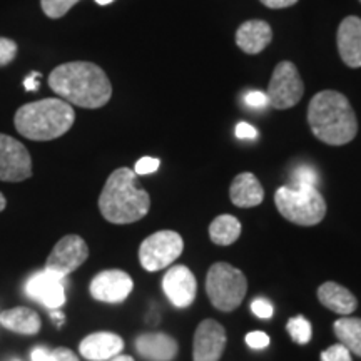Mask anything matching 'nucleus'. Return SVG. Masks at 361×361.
<instances>
[{
  "label": "nucleus",
  "mask_w": 361,
  "mask_h": 361,
  "mask_svg": "<svg viewBox=\"0 0 361 361\" xmlns=\"http://www.w3.org/2000/svg\"><path fill=\"white\" fill-rule=\"evenodd\" d=\"M338 52L341 61L351 69L361 67V19L356 16L346 17L338 27Z\"/></svg>",
  "instance_id": "15"
},
{
  "label": "nucleus",
  "mask_w": 361,
  "mask_h": 361,
  "mask_svg": "<svg viewBox=\"0 0 361 361\" xmlns=\"http://www.w3.org/2000/svg\"><path fill=\"white\" fill-rule=\"evenodd\" d=\"M360 2H361V0H360Z\"/></svg>",
  "instance_id": "41"
},
{
  "label": "nucleus",
  "mask_w": 361,
  "mask_h": 361,
  "mask_svg": "<svg viewBox=\"0 0 361 361\" xmlns=\"http://www.w3.org/2000/svg\"><path fill=\"white\" fill-rule=\"evenodd\" d=\"M0 323L11 331L20 333V335H35L40 329V318L34 310L24 308H12L0 313Z\"/></svg>",
  "instance_id": "21"
},
{
  "label": "nucleus",
  "mask_w": 361,
  "mask_h": 361,
  "mask_svg": "<svg viewBox=\"0 0 361 361\" xmlns=\"http://www.w3.org/2000/svg\"><path fill=\"white\" fill-rule=\"evenodd\" d=\"M322 361H351V351L345 345L338 343L323 351Z\"/></svg>",
  "instance_id": "27"
},
{
  "label": "nucleus",
  "mask_w": 361,
  "mask_h": 361,
  "mask_svg": "<svg viewBox=\"0 0 361 361\" xmlns=\"http://www.w3.org/2000/svg\"><path fill=\"white\" fill-rule=\"evenodd\" d=\"M52 318H54V319H57V323H59V324H62V322H64V314L59 313L57 310H54V311H52Z\"/></svg>",
  "instance_id": "38"
},
{
  "label": "nucleus",
  "mask_w": 361,
  "mask_h": 361,
  "mask_svg": "<svg viewBox=\"0 0 361 361\" xmlns=\"http://www.w3.org/2000/svg\"><path fill=\"white\" fill-rule=\"evenodd\" d=\"M226 340V329L218 322L204 319L194 333V361H219Z\"/></svg>",
  "instance_id": "14"
},
{
  "label": "nucleus",
  "mask_w": 361,
  "mask_h": 361,
  "mask_svg": "<svg viewBox=\"0 0 361 361\" xmlns=\"http://www.w3.org/2000/svg\"><path fill=\"white\" fill-rule=\"evenodd\" d=\"M111 361H134V358L128 355H117V356H114V358H111Z\"/></svg>",
  "instance_id": "37"
},
{
  "label": "nucleus",
  "mask_w": 361,
  "mask_h": 361,
  "mask_svg": "<svg viewBox=\"0 0 361 361\" xmlns=\"http://www.w3.org/2000/svg\"><path fill=\"white\" fill-rule=\"evenodd\" d=\"M161 161L156 159V157H142L135 162L134 173L137 176H146V174H152L159 169Z\"/></svg>",
  "instance_id": "29"
},
{
  "label": "nucleus",
  "mask_w": 361,
  "mask_h": 361,
  "mask_svg": "<svg viewBox=\"0 0 361 361\" xmlns=\"http://www.w3.org/2000/svg\"><path fill=\"white\" fill-rule=\"evenodd\" d=\"M293 186L301 188V186H310V188H318L319 176L316 173V169L310 164H301L298 166L293 173Z\"/></svg>",
  "instance_id": "26"
},
{
  "label": "nucleus",
  "mask_w": 361,
  "mask_h": 361,
  "mask_svg": "<svg viewBox=\"0 0 361 361\" xmlns=\"http://www.w3.org/2000/svg\"><path fill=\"white\" fill-rule=\"evenodd\" d=\"M133 278L121 269H107L99 273L90 283V295L102 303H123L133 291Z\"/></svg>",
  "instance_id": "11"
},
{
  "label": "nucleus",
  "mask_w": 361,
  "mask_h": 361,
  "mask_svg": "<svg viewBox=\"0 0 361 361\" xmlns=\"http://www.w3.org/2000/svg\"><path fill=\"white\" fill-rule=\"evenodd\" d=\"M49 87L62 101L84 109H99L112 97L107 74L92 62H67L57 66L49 75Z\"/></svg>",
  "instance_id": "1"
},
{
  "label": "nucleus",
  "mask_w": 361,
  "mask_h": 361,
  "mask_svg": "<svg viewBox=\"0 0 361 361\" xmlns=\"http://www.w3.org/2000/svg\"><path fill=\"white\" fill-rule=\"evenodd\" d=\"M124 348V340L116 333H92L80 341V355L90 361H106L121 355Z\"/></svg>",
  "instance_id": "16"
},
{
  "label": "nucleus",
  "mask_w": 361,
  "mask_h": 361,
  "mask_svg": "<svg viewBox=\"0 0 361 361\" xmlns=\"http://www.w3.org/2000/svg\"><path fill=\"white\" fill-rule=\"evenodd\" d=\"M318 298L319 303L324 308L331 310L333 313H338L341 316L351 314L356 310V306H358V301H356L353 293L335 281H326L322 284L318 290Z\"/></svg>",
  "instance_id": "20"
},
{
  "label": "nucleus",
  "mask_w": 361,
  "mask_h": 361,
  "mask_svg": "<svg viewBox=\"0 0 361 361\" xmlns=\"http://www.w3.org/2000/svg\"><path fill=\"white\" fill-rule=\"evenodd\" d=\"M99 6H109V4L114 2V0H96Z\"/></svg>",
  "instance_id": "40"
},
{
  "label": "nucleus",
  "mask_w": 361,
  "mask_h": 361,
  "mask_svg": "<svg viewBox=\"0 0 361 361\" xmlns=\"http://www.w3.org/2000/svg\"><path fill=\"white\" fill-rule=\"evenodd\" d=\"M78 2L79 0H40V7L45 16L51 19H61Z\"/></svg>",
  "instance_id": "25"
},
{
  "label": "nucleus",
  "mask_w": 361,
  "mask_h": 361,
  "mask_svg": "<svg viewBox=\"0 0 361 361\" xmlns=\"http://www.w3.org/2000/svg\"><path fill=\"white\" fill-rule=\"evenodd\" d=\"M298 0H261V4H264L269 8H286L295 6Z\"/></svg>",
  "instance_id": "35"
},
{
  "label": "nucleus",
  "mask_w": 361,
  "mask_h": 361,
  "mask_svg": "<svg viewBox=\"0 0 361 361\" xmlns=\"http://www.w3.org/2000/svg\"><path fill=\"white\" fill-rule=\"evenodd\" d=\"M335 335L341 345H345L351 353L361 356V319L341 318L335 322Z\"/></svg>",
  "instance_id": "23"
},
{
  "label": "nucleus",
  "mask_w": 361,
  "mask_h": 361,
  "mask_svg": "<svg viewBox=\"0 0 361 361\" xmlns=\"http://www.w3.org/2000/svg\"><path fill=\"white\" fill-rule=\"evenodd\" d=\"M206 291L211 303L219 311H234L245 301L247 291L246 276L228 263H216L207 271Z\"/></svg>",
  "instance_id": "6"
},
{
  "label": "nucleus",
  "mask_w": 361,
  "mask_h": 361,
  "mask_svg": "<svg viewBox=\"0 0 361 361\" xmlns=\"http://www.w3.org/2000/svg\"><path fill=\"white\" fill-rule=\"evenodd\" d=\"M274 202L279 214L298 226H314L326 214V202L318 188L283 186L274 194Z\"/></svg>",
  "instance_id": "5"
},
{
  "label": "nucleus",
  "mask_w": 361,
  "mask_h": 361,
  "mask_svg": "<svg viewBox=\"0 0 361 361\" xmlns=\"http://www.w3.org/2000/svg\"><path fill=\"white\" fill-rule=\"evenodd\" d=\"M151 197L141 189L137 174L129 168H119L106 180L99 209L104 218L114 224H130L149 213Z\"/></svg>",
  "instance_id": "3"
},
{
  "label": "nucleus",
  "mask_w": 361,
  "mask_h": 361,
  "mask_svg": "<svg viewBox=\"0 0 361 361\" xmlns=\"http://www.w3.org/2000/svg\"><path fill=\"white\" fill-rule=\"evenodd\" d=\"M273 40L271 25L264 20H247L239 25L236 32V44L243 52L259 54Z\"/></svg>",
  "instance_id": "18"
},
{
  "label": "nucleus",
  "mask_w": 361,
  "mask_h": 361,
  "mask_svg": "<svg viewBox=\"0 0 361 361\" xmlns=\"http://www.w3.org/2000/svg\"><path fill=\"white\" fill-rule=\"evenodd\" d=\"M135 350L151 361H173L178 355V343L166 333H144L135 340Z\"/></svg>",
  "instance_id": "17"
},
{
  "label": "nucleus",
  "mask_w": 361,
  "mask_h": 361,
  "mask_svg": "<svg viewBox=\"0 0 361 361\" xmlns=\"http://www.w3.org/2000/svg\"><path fill=\"white\" fill-rule=\"evenodd\" d=\"M64 278L57 276L51 271L44 269L35 273L25 284V291L37 303H42L49 310H59L66 303Z\"/></svg>",
  "instance_id": "13"
},
{
  "label": "nucleus",
  "mask_w": 361,
  "mask_h": 361,
  "mask_svg": "<svg viewBox=\"0 0 361 361\" xmlns=\"http://www.w3.org/2000/svg\"><path fill=\"white\" fill-rule=\"evenodd\" d=\"M241 236V223L231 214L218 216L209 226V238L214 245L229 246Z\"/></svg>",
  "instance_id": "22"
},
{
  "label": "nucleus",
  "mask_w": 361,
  "mask_h": 361,
  "mask_svg": "<svg viewBox=\"0 0 361 361\" xmlns=\"http://www.w3.org/2000/svg\"><path fill=\"white\" fill-rule=\"evenodd\" d=\"M162 290L176 308H188L192 305L197 291L196 276L188 266L178 264L166 271L162 278Z\"/></svg>",
  "instance_id": "12"
},
{
  "label": "nucleus",
  "mask_w": 361,
  "mask_h": 361,
  "mask_svg": "<svg viewBox=\"0 0 361 361\" xmlns=\"http://www.w3.org/2000/svg\"><path fill=\"white\" fill-rule=\"evenodd\" d=\"M17 56V44L7 37H0V67L8 66Z\"/></svg>",
  "instance_id": "28"
},
{
  "label": "nucleus",
  "mask_w": 361,
  "mask_h": 361,
  "mask_svg": "<svg viewBox=\"0 0 361 361\" xmlns=\"http://www.w3.org/2000/svg\"><path fill=\"white\" fill-rule=\"evenodd\" d=\"M286 328L293 338V341L298 343V345H306V343H310L311 336H313V328H311V323L305 316H295V318H291L288 322Z\"/></svg>",
  "instance_id": "24"
},
{
  "label": "nucleus",
  "mask_w": 361,
  "mask_h": 361,
  "mask_svg": "<svg viewBox=\"0 0 361 361\" xmlns=\"http://www.w3.org/2000/svg\"><path fill=\"white\" fill-rule=\"evenodd\" d=\"M6 206H7L6 196H4V194L0 192V211H4V209H6Z\"/></svg>",
  "instance_id": "39"
},
{
  "label": "nucleus",
  "mask_w": 361,
  "mask_h": 361,
  "mask_svg": "<svg viewBox=\"0 0 361 361\" xmlns=\"http://www.w3.org/2000/svg\"><path fill=\"white\" fill-rule=\"evenodd\" d=\"M251 311H252V314H256L258 318L268 319L273 316L274 308L268 300H264V298H256V300L251 303Z\"/></svg>",
  "instance_id": "30"
},
{
  "label": "nucleus",
  "mask_w": 361,
  "mask_h": 361,
  "mask_svg": "<svg viewBox=\"0 0 361 361\" xmlns=\"http://www.w3.org/2000/svg\"><path fill=\"white\" fill-rule=\"evenodd\" d=\"M87 256L89 247L85 245L84 239L75 236V234H69V236H64L54 246L51 256H49L47 263H45V269L57 274V276L66 278L71 273H74L80 264H84Z\"/></svg>",
  "instance_id": "10"
},
{
  "label": "nucleus",
  "mask_w": 361,
  "mask_h": 361,
  "mask_svg": "<svg viewBox=\"0 0 361 361\" xmlns=\"http://www.w3.org/2000/svg\"><path fill=\"white\" fill-rule=\"evenodd\" d=\"M39 79H40L39 72H32L30 75H27L25 80H24L25 89L27 90H37L39 89Z\"/></svg>",
  "instance_id": "36"
},
{
  "label": "nucleus",
  "mask_w": 361,
  "mask_h": 361,
  "mask_svg": "<svg viewBox=\"0 0 361 361\" xmlns=\"http://www.w3.org/2000/svg\"><path fill=\"white\" fill-rule=\"evenodd\" d=\"M75 112L62 99H42L19 107L13 117L16 129L30 141H52L72 128Z\"/></svg>",
  "instance_id": "4"
},
{
  "label": "nucleus",
  "mask_w": 361,
  "mask_h": 361,
  "mask_svg": "<svg viewBox=\"0 0 361 361\" xmlns=\"http://www.w3.org/2000/svg\"><path fill=\"white\" fill-rule=\"evenodd\" d=\"M47 361H79V358L72 353L71 350L56 348V350H49Z\"/></svg>",
  "instance_id": "33"
},
{
  "label": "nucleus",
  "mask_w": 361,
  "mask_h": 361,
  "mask_svg": "<svg viewBox=\"0 0 361 361\" xmlns=\"http://www.w3.org/2000/svg\"><path fill=\"white\" fill-rule=\"evenodd\" d=\"M246 343L252 350H263L269 345V336L263 331H251L246 335Z\"/></svg>",
  "instance_id": "32"
},
{
  "label": "nucleus",
  "mask_w": 361,
  "mask_h": 361,
  "mask_svg": "<svg viewBox=\"0 0 361 361\" xmlns=\"http://www.w3.org/2000/svg\"><path fill=\"white\" fill-rule=\"evenodd\" d=\"M229 197L238 207H255L263 202L264 189L255 174L241 173L231 183Z\"/></svg>",
  "instance_id": "19"
},
{
  "label": "nucleus",
  "mask_w": 361,
  "mask_h": 361,
  "mask_svg": "<svg viewBox=\"0 0 361 361\" xmlns=\"http://www.w3.org/2000/svg\"><path fill=\"white\" fill-rule=\"evenodd\" d=\"M236 135L239 139H256L258 137V130L247 123H239L236 126Z\"/></svg>",
  "instance_id": "34"
},
{
  "label": "nucleus",
  "mask_w": 361,
  "mask_h": 361,
  "mask_svg": "<svg viewBox=\"0 0 361 361\" xmlns=\"http://www.w3.org/2000/svg\"><path fill=\"white\" fill-rule=\"evenodd\" d=\"M184 241L176 231H157L142 241L139 247V261L146 271L168 268L179 258Z\"/></svg>",
  "instance_id": "7"
},
{
  "label": "nucleus",
  "mask_w": 361,
  "mask_h": 361,
  "mask_svg": "<svg viewBox=\"0 0 361 361\" xmlns=\"http://www.w3.org/2000/svg\"><path fill=\"white\" fill-rule=\"evenodd\" d=\"M308 124L319 141L343 146L356 137L358 121L348 97L336 90H322L310 101Z\"/></svg>",
  "instance_id": "2"
},
{
  "label": "nucleus",
  "mask_w": 361,
  "mask_h": 361,
  "mask_svg": "<svg viewBox=\"0 0 361 361\" xmlns=\"http://www.w3.org/2000/svg\"><path fill=\"white\" fill-rule=\"evenodd\" d=\"M305 94V84L296 66L290 61H283L276 66L268 85V101L274 109L284 111L295 107Z\"/></svg>",
  "instance_id": "8"
},
{
  "label": "nucleus",
  "mask_w": 361,
  "mask_h": 361,
  "mask_svg": "<svg viewBox=\"0 0 361 361\" xmlns=\"http://www.w3.org/2000/svg\"><path fill=\"white\" fill-rule=\"evenodd\" d=\"M32 176V159L24 144L0 134V180L20 183Z\"/></svg>",
  "instance_id": "9"
},
{
  "label": "nucleus",
  "mask_w": 361,
  "mask_h": 361,
  "mask_svg": "<svg viewBox=\"0 0 361 361\" xmlns=\"http://www.w3.org/2000/svg\"><path fill=\"white\" fill-rule=\"evenodd\" d=\"M245 102L250 107H252V109H263V107L269 104L268 96H266V92H263V90H251L250 94H246Z\"/></svg>",
  "instance_id": "31"
}]
</instances>
